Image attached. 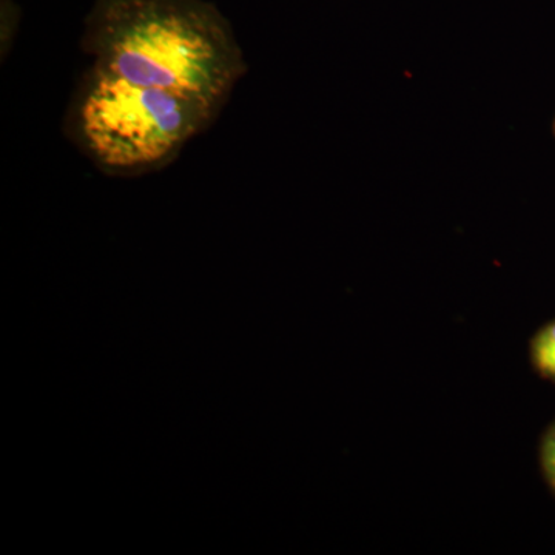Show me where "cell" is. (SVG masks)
Masks as SVG:
<instances>
[{
    "instance_id": "cell-1",
    "label": "cell",
    "mask_w": 555,
    "mask_h": 555,
    "mask_svg": "<svg viewBox=\"0 0 555 555\" xmlns=\"http://www.w3.org/2000/svg\"><path fill=\"white\" fill-rule=\"evenodd\" d=\"M82 50L113 75L218 113L247 69L229 22L204 0H96Z\"/></svg>"
},
{
    "instance_id": "cell-2",
    "label": "cell",
    "mask_w": 555,
    "mask_h": 555,
    "mask_svg": "<svg viewBox=\"0 0 555 555\" xmlns=\"http://www.w3.org/2000/svg\"><path fill=\"white\" fill-rule=\"evenodd\" d=\"M218 115L201 102L139 86L91 64L69 102L65 129L102 173L134 178L173 163Z\"/></svg>"
},
{
    "instance_id": "cell-3",
    "label": "cell",
    "mask_w": 555,
    "mask_h": 555,
    "mask_svg": "<svg viewBox=\"0 0 555 555\" xmlns=\"http://www.w3.org/2000/svg\"><path fill=\"white\" fill-rule=\"evenodd\" d=\"M529 360L540 377L555 383V320L540 327L531 338Z\"/></svg>"
},
{
    "instance_id": "cell-4",
    "label": "cell",
    "mask_w": 555,
    "mask_h": 555,
    "mask_svg": "<svg viewBox=\"0 0 555 555\" xmlns=\"http://www.w3.org/2000/svg\"><path fill=\"white\" fill-rule=\"evenodd\" d=\"M539 459L543 477L555 494V422L543 434L542 441H540Z\"/></svg>"
}]
</instances>
